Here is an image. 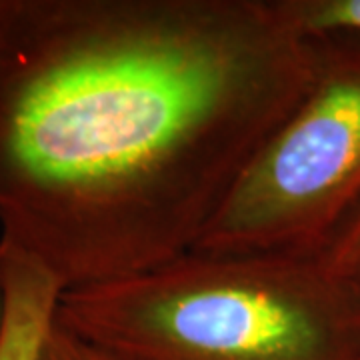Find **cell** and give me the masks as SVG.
I'll return each instance as SVG.
<instances>
[{"label":"cell","instance_id":"obj_1","mask_svg":"<svg viewBox=\"0 0 360 360\" xmlns=\"http://www.w3.org/2000/svg\"><path fill=\"white\" fill-rule=\"evenodd\" d=\"M312 75L276 0H0V243L65 290L191 252Z\"/></svg>","mask_w":360,"mask_h":360},{"label":"cell","instance_id":"obj_2","mask_svg":"<svg viewBox=\"0 0 360 360\" xmlns=\"http://www.w3.org/2000/svg\"><path fill=\"white\" fill-rule=\"evenodd\" d=\"M54 321L118 360H360V298L319 257L191 250L68 288Z\"/></svg>","mask_w":360,"mask_h":360},{"label":"cell","instance_id":"obj_3","mask_svg":"<svg viewBox=\"0 0 360 360\" xmlns=\"http://www.w3.org/2000/svg\"><path fill=\"white\" fill-rule=\"evenodd\" d=\"M312 42L309 90L248 162L193 250L316 257L360 206V40Z\"/></svg>","mask_w":360,"mask_h":360},{"label":"cell","instance_id":"obj_4","mask_svg":"<svg viewBox=\"0 0 360 360\" xmlns=\"http://www.w3.org/2000/svg\"><path fill=\"white\" fill-rule=\"evenodd\" d=\"M63 292L37 258L0 243V360H42Z\"/></svg>","mask_w":360,"mask_h":360},{"label":"cell","instance_id":"obj_5","mask_svg":"<svg viewBox=\"0 0 360 360\" xmlns=\"http://www.w3.org/2000/svg\"><path fill=\"white\" fill-rule=\"evenodd\" d=\"M286 20L310 39L360 40V0H276Z\"/></svg>","mask_w":360,"mask_h":360},{"label":"cell","instance_id":"obj_6","mask_svg":"<svg viewBox=\"0 0 360 360\" xmlns=\"http://www.w3.org/2000/svg\"><path fill=\"white\" fill-rule=\"evenodd\" d=\"M316 257L342 278L360 274V206L340 224Z\"/></svg>","mask_w":360,"mask_h":360},{"label":"cell","instance_id":"obj_7","mask_svg":"<svg viewBox=\"0 0 360 360\" xmlns=\"http://www.w3.org/2000/svg\"><path fill=\"white\" fill-rule=\"evenodd\" d=\"M42 360H118L103 348L94 347L80 336L72 335L54 321L49 338L44 342Z\"/></svg>","mask_w":360,"mask_h":360},{"label":"cell","instance_id":"obj_8","mask_svg":"<svg viewBox=\"0 0 360 360\" xmlns=\"http://www.w3.org/2000/svg\"><path fill=\"white\" fill-rule=\"evenodd\" d=\"M352 281H354V286H356V290H359V298H360V274L352 276Z\"/></svg>","mask_w":360,"mask_h":360}]
</instances>
